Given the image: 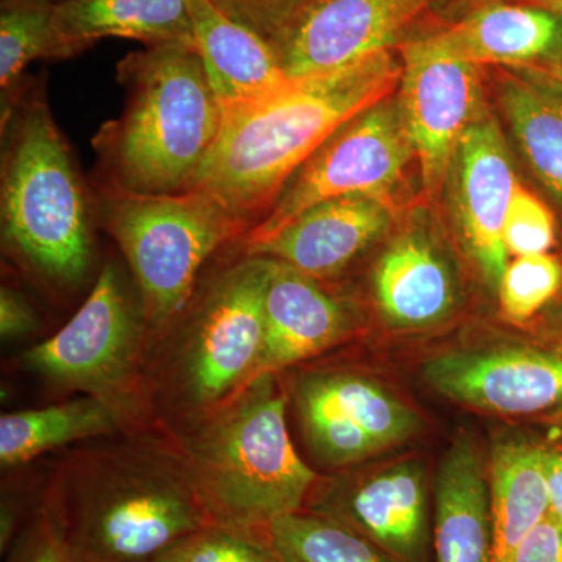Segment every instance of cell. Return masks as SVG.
Returning a JSON list of instances; mask_svg holds the SVG:
<instances>
[{"instance_id":"obj_1","label":"cell","mask_w":562,"mask_h":562,"mask_svg":"<svg viewBox=\"0 0 562 562\" xmlns=\"http://www.w3.org/2000/svg\"><path fill=\"white\" fill-rule=\"evenodd\" d=\"M38 505L76 562H154L213 524L176 438L76 449L58 462Z\"/></svg>"},{"instance_id":"obj_2","label":"cell","mask_w":562,"mask_h":562,"mask_svg":"<svg viewBox=\"0 0 562 562\" xmlns=\"http://www.w3.org/2000/svg\"><path fill=\"white\" fill-rule=\"evenodd\" d=\"M401 79L402 63L384 50L347 69L292 80L276 94L227 114L195 190L255 227L322 144L391 98Z\"/></svg>"},{"instance_id":"obj_3","label":"cell","mask_w":562,"mask_h":562,"mask_svg":"<svg viewBox=\"0 0 562 562\" xmlns=\"http://www.w3.org/2000/svg\"><path fill=\"white\" fill-rule=\"evenodd\" d=\"M125 103L94 136L103 187L132 194L195 190L224 113L194 44L132 52L117 63Z\"/></svg>"},{"instance_id":"obj_4","label":"cell","mask_w":562,"mask_h":562,"mask_svg":"<svg viewBox=\"0 0 562 562\" xmlns=\"http://www.w3.org/2000/svg\"><path fill=\"white\" fill-rule=\"evenodd\" d=\"M286 405L266 373L176 438L211 522L265 532L305 508L321 479L292 446Z\"/></svg>"},{"instance_id":"obj_5","label":"cell","mask_w":562,"mask_h":562,"mask_svg":"<svg viewBox=\"0 0 562 562\" xmlns=\"http://www.w3.org/2000/svg\"><path fill=\"white\" fill-rule=\"evenodd\" d=\"M2 133L3 247L41 280L74 286L90 272L94 213L43 88L21 92Z\"/></svg>"},{"instance_id":"obj_6","label":"cell","mask_w":562,"mask_h":562,"mask_svg":"<svg viewBox=\"0 0 562 562\" xmlns=\"http://www.w3.org/2000/svg\"><path fill=\"white\" fill-rule=\"evenodd\" d=\"M269 269V258L241 254L198 288L173 322L160 386L188 427L250 383L265 336Z\"/></svg>"},{"instance_id":"obj_7","label":"cell","mask_w":562,"mask_h":562,"mask_svg":"<svg viewBox=\"0 0 562 562\" xmlns=\"http://www.w3.org/2000/svg\"><path fill=\"white\" fill-rule=\"evenodd\" d=\"M101 222L131 268L150 331L166 333L198 290L203 265L250 231L206 192L132 194L102 188Z\"/></svg>"},{"instance_id":"obj_8","label":"cell","mask_w":562,"mask_h":562,"mask_svg":"<svg viewBox=\"0 0 562 562\" xmlns=\"http://www.w3.org/2000/svg\"><path fill=\"white\" fill-rule=\"evenodd\" d=\"M147 331L138 292L116 262H105L87 301L52 338L25 351L24 362L47 382L110 405L138 431L146 416Z\"/></svg>"},{"instance_id":"obj_9","label":"cell","mask_w":562,"mask_h":562,"mask_svg":"<svg viewBox=\"0 0 562 562\" xmlns=\"http://www.w3.org/2000/svg\"><path fill=\"white\" fill-rule=\"evenodd\" d=\"M416 158L401 103L391 98L358 114L330 136L288 181L241 247L265 241L317 203L349 195L386 199Z\"/></svg>"},{"instance_id":"obj_10","label":"cell","mask_w":562,"mask_h":562,"mask_svg":"<svg viewBox=\"0 0 562 562\" xmlns=\"http://www.w3.org/2000/svg\"><path fill=\"white\" fill-rule=\"evenodd\" d=\"M292 398L317 460L344 468L422 430L419 414L371 376L341 369L303 372Z\"/></svg>"},{"instance_id":"obj_11","label":"cell","mask_w":562,"mask_h":562,"mask_svg":"<svg viewBox=\"0 0 562 562\" xmlns=\"http://www.w3.org/2000/svg\"><path fill=\"white\" fill-rule=\"evenodd\" d=\"M403 120L419 160L425 190L442 187L458 144L482 114L479 66L450 50L438 35L402 46Z\"/></svg>"},{"instance_id":"obj_12","label":"cell","mask_w":562,"mask_h":562,"mask_svg":"<svg viewBox=\"0 0 562 562\" xmlns=\"http://www.w3.org/2000/svg\"><path fill=\"white\" fill-rule=\"evenodd\" d=\"M346 525L395 562H430L432 517L420 461H403L364 479L314 487L305 508Z\"/></svg>"},{"instance_id":"obj_13","label":"cell","mask_w":562,"mask_h":562,"mask_svg":"<svg viewBox=\"0 0 562 562\" xmlns=\"http://www.w3.org/2000/svg\"><path fill=\"white\" fill-rule=\"evenodd\" d=\"M431 0H313L271 41L291 80L347 69L382 54Z\"/></svg>"},{"instance_id":"obj_14","label":"cell","mask_w":562,"mask_h":562,"mask_svg":"<svg viewBox=\"0 0 562 562\" xmlns=\"http://www.w3.org/2000/svg\"><path fill=\"white\" fill-rule=\"evenodd\" d=\"M424 380L450 401L505 416L562 405V355L527 347L461 350L424 364Z\"/></svg>"},{"instance_id":"obj_15","label":"cell","mask_w":562,"mask_h":562,"mask_svg":"<svg viewBox=\"0 0 562 562\" xmlns=\"http://www.w3.org/2000/svg\"><path fill=\"white\" fill-rule=\"evenodd\" d=\"M449 173L453 176L462 241L484 279L498 288L509 255L503 243V228L519 183L501 128L491 116L480 114L464 133Z\"/></svg>"},{"instance_id":"obj_16","label":"cell","mask_w":562,"mask_h":562,"mask_svg":"<svg viewBox=\"0 0 562 562\" xmlns=\"http://www.w3.org/2000/svg\"><path fill=\"white\" fill-rule=\"evenodd\" d=\"M392 221L386 199L349 195L317 203L243 255L286 262L314 280L330 279L371 246Z\"/></svg>"},{"instance_id":"obj_17","label":"cell","mask_w":562,"mask_h":562,"mask_svg":"<svg viewBox=\"0 0 562 562\" xmlns=\"http://www.w3.org/2000/svg\"><path fill=\"white\" fill-rule=\"evenodd\" d=\"M351 328L349 310L321 288L319 280L271 260L265 291V336L250 382L266 373L279 375L330 350L347 339Z\"/></svg>"},{"instance_id":"obj_18","label":"cell","mask_w":562,"mask_h":562,"mask_svg":"<svg viewBox=\"0 0 562 562\" xmlns=\"http://www.w3.org/2000/svg\"><path fill=\"white\" fill-rule=\"evenodd\" d=\"M195 49L224 117L292 83L268 40L225 16L210 0H188Z\"/></svg>"},{"instance_id":"obj_19","label":"cell","mask_w":562,"mask_h":562,"mask_svg":"<svg viewBox=\"0 0 562 562\" xmlns=\"http://www.w3.org/2000/svg\"><path fill=\"white\" fill-rule=\"evenodd\" d=\"M432 562H492L490 479L469 436L458 438L439 465Z\"/></svg>"},{"instance_id":"obj_20","label":"cell","mask_w":562,"mask_h":562,"mask_svg":"<svg viewBox=\"0 0 562 562\" xmlns=\"http://www.w3.org/2000/svg\"><path fill=\"white\" fill-rule=\"evenodd\" d=\"M54 27L60 60L77 57L103 38L144 46L194 44L188 0H57Z\"/></svg>"},{"instance_id":"obj_21","label":"cell","mask_w":562,"mask_h":562,"mask_svg":"<svg viewBox=\"0 0 562 562\" xmlns=\"http://www.w3.org/2000/svg\"><path fill=\"white\" fill-rule=\"evenodd\" d=\"M372 283L380 312L403 330L432 327L454 305L449 265L430 239L417 233L387 247L373 269Z\"/></svg>"},{"instance_id":"obj_22","label":"cell","mask_w":562,"mask_h":562,"mask_svg":"<svg viewBox=\"0 0 562 562\" xmlns=\"http://www.w3.org/2000/svg\"><path fill=\"white\" fill-rule=\"evenodd\" d=\"M436 35L476 66H522L562 57V18L542 7H486Z\"/></svg>"},{"instance_id":"obj_23","label":"cell","mask_w":562,"mask_h":562,"mask_svg":"<svg viewBox=\"0 0 562 562\" xmlns=\"http://www.w3.org/2000/svg\"><path fill=\"white\" fill-rule=\"evenodd\" d=\"M546 447L503 439L491 454L492 562L516 561L532 528L550 514Z\"/></svg>"},{"instance_id":"obj_24","label":"cell","mask_w":562,"mask_h":562,"mask_svg":"<svg viewBox=\"0 0 562 562\" xmlns=\"http://www.w3.org/2000/svg\"><path fill=\"white\" fill-rule=\"evenodd\" d=\"M125 428L120 414L90 395L44 408L3 414L0 417V464L7 469L18 468L50 450L114 436Z\"/></svg>"},{"instance_id":"obj_25","label":"cell","mask_w":562,"mask_h":562,"mask_svg":"<svg viewBox=\"0 0 562 562\" xmlns=\"http://www.w3.org/2000/svg\"><path fill=\"white\" fill-rule=\"evenodd\" d=\"M502 106L525 160L562 203V83L546 77H512Z\"/></svg>"},{"instance_id":"obj_26","label":"cell","mask_w":562,"mask_h":562,"mask_svg":"<svg viewBox=\"0 0 562 562\" xmlns=\"http://www.w3.org/2000/svg\"><path fill=\"white\" fill-rule=\"evenodd\" d=\"M36 60H60L52 0H2L0 3V90L2 114L22 92L25 69Z\"/></svg>"},{"instance_id":"obj_27","label":"cell","mask_w":562,"mask_h":562,"mask_svg":"<svg viewBox=\"0 0 562 562\" xmlns=\"http://www.w3.org/2000/svg\"><path fill=\"white\" fill-rule=\"evenodd\" d=\"M266 532L283 562H395L357 531L308 509L273 520Z\"/></svg>"},{"instance_id":"obj_28","label":"cell","mask_w":562,"mask_h":562,"mask_svg":"<svg viewBox=\"0 0 562 562\" xmlns=\"http://www.w3.org/2000/svg\"><path fill=\"white\" fill-rule=\"evenodd\" d=\"M154 562H283L268 532L211 524L184 536Z\"/></svg>"},{"instance_id":"obj_29","label":"cell","mask_w":562,"mask_h":562,"mask_svg":"<svg viewBox=\"0 0 562 562\" xmlns=\"http://www.w3.org/2000/svg\"><path fill=\"white\" fill-rule=\"evenodd\" d=\"M561 284L562 266L552 255L517 257L498 283L502 312L506 319L522 324L552 301Z\"/></svg>"},{"instance_id":"obj_30","label":"cell","mask_w":562,"mask_h":562,"mask_svg":"<svg viewBox=\"0 0 562 562\" xmlns=\"http://www.w3.org/2000/svg\"><path fill=\"white\" fill-rule=\"evenodd\" d=\"M503 243L508 254L516 258L547 254L554 243L553 214L520 184L509 203Z\"/></svg>"},{"instance_id":"obj_31","label":"cell","mask_w":562,"mask_h":562,"mask_svg":"<svg viewBox=\"0 0 562 562\" xmlns=\"http://www.w3.org/2000/svg\"><path fill=\"white\" fill-rule=\"evenodd\" d=\"M225 16L271 43L313 0H210Z\"/></svg>"},{"instance_id":"obj_32","label":"cell","mask_w":562,"mask_h":562,"mask_svg":"<svg viewBox=\"0 0 562 562\" xmlns=\"http://www.w3.org/2000/svg\"><path fill=\"white\" fill-rule=\"evenodd\" d=\"M5 554V562H76L49 514L40 505L18 532Z\"/></svg>"},{"instance_id":"obj_33","label":"cell","mask_w":562,"mask_h":562,"mask_svg":"<svg viewBox=\"0 0 562 562\" xmlns=\"http://www.w3.org/2000/svg\"><path fill=\"white\" fill-rule=\"evenodd\" d=\"M514 562H562V524L552 514L525 538Z\"/></svg>"},{"instance_id":"obj_34","label":"cell","mask_w":562,"mask_h":562,"mask_svg":"<svg viewBox=\"0 0 562 562\" xmlns=\"http://www.w3.org/2000/svg\"><path fill=\"white\" fill-rule=\"evenodd\" d=\"M38 327V319L27 299L10 286L0 290V335L18 339Z\"/></svg>"},{"instance_id":"obj_35","label":"cell","mask_w":562,"mask_h":562,"mask_svg":"<svg viewBox=\"0 0 562 562\" xmlns=\"http://www.w3.org/2000/svg\"><path fill=\"white\" fill-rule=\"evenodd\" d=\"M547 483L550 514L562 524V452L546 450Z\"/></svg>"},{"instance_id":"obj_36","label":"cell","mask_w":562,"mask_h":562,"mask_svg":"<svg viewBox=\"0 0 562 562\" xmlns=\"http://www.w3.org/2000/svg\"><path fill=\"white\" fill-rule=\"evenodd\" d=\"M535 2H538L542 9L553 11L562 18V0H535Z\"/></svg>"},{"instance_id":"obj_37","label":"cell","mask_w":562,"mask_h":562,"mask_svg":"<svg viewBox=\"0 0 562 562\" xmlns=\"http://www.w3.org/2000/svg\"><path fill=\"white\" fill-rule=\"evenodd\" d=\"M554 422H557L558 427L562 428V409L560 414H557V419H554Z\"/></svg>"},{"instance_id":"obj_38","label":"cell","mask_w":562,"mask_h":562,"mask_svg":"<svg viewBox=\"0 0 562 562\" xmlns=\"http://www.w3.org/2000/svg\"><path fill=\"white\" fill-rule=\"evenodd\" d=\"M52 2H57V0H52Z\"/></svg>"}]
</instances>
